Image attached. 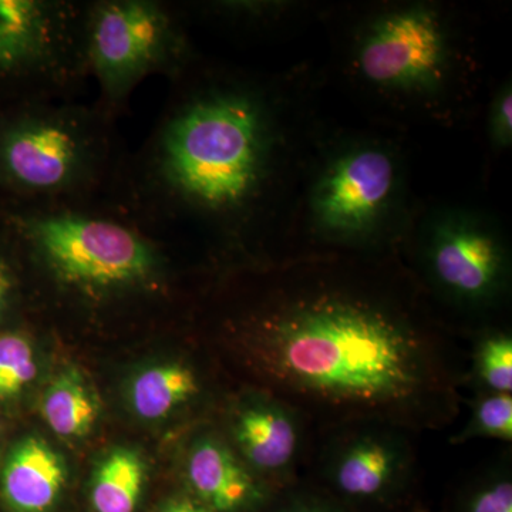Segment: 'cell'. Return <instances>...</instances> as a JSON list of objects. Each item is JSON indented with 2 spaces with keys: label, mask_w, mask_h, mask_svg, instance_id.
<instances>
[{
  "label": "cell",
  "mask_w": 512,
  "mask_h": 512,
  "mask_svg": "<svg viewBox=\"0 0 512 512\" xmlns=\"http://www.w3.org/2000/svg\"><path fill=\"white\" fill-rule=\"evenodd\" d=\"M229 436V446L259 480L291 487L299 468L308 466L315 430L298 410L256 390L231 414Z\"/></svg>",
  "instance_id": "cell-8"
},
{
  "label": "cell",
  "mask_w": 512,
  "mask_h": 512,
  "mask_svg": "<svg viewBox=\"0 0 512 512\" xmlns=\"http://www.w3.org/2000/svg\"><path fill=\"white\" fill-rule=\"evenodd\" d=\"M67 470L63 458L40 437L13 444L0 467V501L6 512H47L59 500Z\"/></svg>",
  "instance_id": "cell-12"
},
{
  "label": "cell",
  "mask_w": 512,
  "mask_h": 512,
  "mask_svg": "<svg viewBox=\"0 0 512 512\" xmlns=\"http://www.w3.org/2000/svg\"><path fill=\"white\" fill-rule=\"evenodd\" d=\"M201 393L198 373L180 362H167L141 370L130 386V404L140 419L160 420Z\"/></svg>",
  "instance_id": "cell-14"
},
{
  "label": "cell",
  "mask_w": 512,
  "mask_h": 512,
  "mask_svg": "<svg viewBox=\"0 0 512 512\" xmlns=\"http://www.w3.org/2000/svg\"><path fill=\"white\" fill-rule=\"evenodd\" d=\"M187 478L194 493L214 511L242 510L261 495L259 478L227 441L214 434L198 437L192 444Z\"/></svg>",
  "instance_id": "cell-13"
},
{
  "label": "cell",
  "mask_w": 512,
  "mask_h": 512,
  "mask_svg": "<svg viewBox=\"0 0 512 512\" xmlns=\"http://www.w3.org/2000/svg\"><path fill=\"white\" fill-rule=\"evenodd\" d=\"M164 512H212L207 507L202 505L188 503V501H180V503H174L168 505Z\"/></svg>",
  "instance_id": "cell-23"
},
{
  "label": "cell",
  "mask_w": 512,
  "mask_h": 512,
  "mask_svg": "<svg viewBox=\"0 0 512 512\" xmlns=\"http://www.w3.org/2000/svg\"><path fill=\"white\" fill-rule=\"evenodd\" d=\"M446 57L443 30L426 10L380 20L359 53L363 76L383 87H410L436 79Z\"/></svg>",
  "instance_id": "cell-10"
},
{
  "label": "cell",
  "mask_w": 512,
  "mask_h": 512,
  "mask_svg": "<svg viewBox=\"0 0 512 512\" xmlns=\"http://www.w3.org/2000/svg\"><path fill=\"white\" fill-rule=\"evenodd\" d=\"M117 121L96 101L0 107V202L109 197L127 153Z\"/></svg>",
  "instance_id": "cell-4"
},
{
  "label": "cell",
  "mask_w": 512,
  "mask_h": 512,
  "mask_svg": "<svg viewBox=\"0 0 512 512\" xmlns=\"http://www.w3.org/2000/svg\"><path fill=\"white\" fill-rule=\"evenodd\" d=\"M35 345L23 330L0 332V406L18 400L37 376Z\"/></svg>",
  "instance_id": "cell-18"
},
{
  "label": "cell",
  "mask_w": 512,
  "mask_h": 512,
  "mask_svg": "<svg viewBox=\"0 0 512 512\" xmlns=\"http://www.w3.org/2000/svg\"><path fill=\"white\" fill-rule=\"evenodd\" d=\"M84 47L96 104L116 120L144 80L170 82L197 59L187 16L167 0H87Z\"/></svg>",
  "instance_id": "cell-5"
},
{
  "label": "cell",
  "mask_w": 512,
  "mask_h": 512,
  "mask_svg": "<svg viewBox=\"0 0 512 512\" xmlns=\"http://www.w3.org/2000/svg\"><path fill=\"white\" fill-rule=\"evenodd\" d=\"M511 90H505L495 104L493 116V131L498 143L507 144L511 143L512 136V99Z\"/></svg>",
  "instance_id": "cell-21"
},
{
  "label": "cell",
  "mask_w": 512,
  "mask_h": 512,
  "mask_svg": "<svg viewBox=\"0 0 512 512\" xmlns=\"http://www.w3.org/2000/svg\"><path fill=\"white\" fill-rule=\"evenodd\" d=\"M2 440H3V426H2V423H0V446H2Z\"/></svg>",
  "instance_id": "cell-24"
},
{
  "label": "cell",
  "mask_w": 512,
  "mask_h": 512,
  "mask_svg": "<svg viewBox=\"0 0 512 512\" xmlns=\"http://www.w3.org/2000/svg\"><path fill=\"white\" fill-rule=\"evenodd\" d=\"M42 416L47 426L64 439H80L92 431L100 407L89 384L76 369L55 377L42 397Z\"/></svg>",
  "instance_id": "cell-15"
},
{
  "label": "cell",
  "mask_w": 512,
  "mask_h": 512,
  "mask_svg": "<svg viewBox=\"0 0 512 512\" xmlns=\"http://www.w3.org/2000/svg\"><path fill=\"white\" fill-rule=\"evenodd\" d=\"M426 269L434 288L460 308H488L507 284L503 247L471 224L440 228L427 251Z\"/></svg>",
  "instance_id": "cell-9"
},
{
  "label": "cell",
  "mask_w": 512,
  "mask_h": 512,
  "mask_svg": "<svg viewBox=\"0 0 512 512\" xmlns=\"http://www.w3.org/2000/svg\"><path fill=\"white\" fill-rule=\"evenodd\" d=\"M141 146L128 151L109 197L168 241L201 232L244 248L269 181L271 117L262 93L195 59Z\"/></svg>",
  "instance_id": "cell-2"
},
{
  "label": "cell",
  "mask_w": 512,
  "mask_h": 512,
  "mask_svg": "<svg viewBox=\"0 0 512 512\" xmlns=\"http://www.w3.org/2000/svg\"><path fill=\"white\" fill-rule=\"evenodd\" d=\"M392 158L379 150H362L330 168L315 194L320 227L338 237L370 228L393 190Z\"/></svg>",
  "instance_id": "cell-11"
},
{
  "label": "cell",
  "mask_w": 512,
  "mask_h": 512,
  "mask_svg": "<svg viewBox=\"0 0 512 512\" xmlns=\"http://www.w3.org/2000/svg\"><path fill=\"white\" fill-rule=\"evenodd\" d=\"M282 512H336L329 505H323L315 503L312 500H306V498H296V501L288 504Z\"/></svg>",
  "instance_id": "cell-22"
},
{
  "label": "cell",
  "mask_w": 512,
  "mask_h": 512,
  "mask_svg": "<svg viewBox=\"0 0 512 512\" xmlns=\"http://www.w3.org/2000/svg\"><path fill=\"white\" fill-rule=\"evenodd\" d=\"M237 330L261 392L325 430L392 424L447 429L468 360L409 276L342 258L265 269Z\"/></svg>",
  "instance_id": "cell-1"
},
{
  "label": "cell",
  "mask_w": 512,
  "mask_h": 512,
  "mask_svg": "<svg viewBox=\"0 0 512 512\" xmlns=\"http://www.w3.org/2000/svg\"><path fill=\"white\" fill-rule=\"evenodd\" d=\"M494 439L512 441V394L476 393L463 429L450 439L461 446L468 441Z\"/></svg>",
  "instance_id": "cell-19"
},
{
  "label": "cell",
  "mask_w": 512,
  "mask_h": 512,
  "mask_svg": "<svg viewBox=\"0 0 512 512\" xmlns=\"http://www.w3.org/2000/svg\"><path fill=\"white\" fill-rule=\"evenodd\" d=\"M23 266L56 298L86 309L167 296L175 242L110 197L63 204L0 202Z\"/></svg>",
  "instance_id": "cell-3"
},
{
  "label": "cell",
  "mask_w": 512,
  "mask_h": 512,
  "mask_svg": "<svg viewBox=\"0 0 512 512\" xmlns=\"http://www.w3.org/2000/svg\"><path fill=\"white\" fill-rule=\"evenodd\" d=\"M87 0H0V107L73 101L90 79Z\"/></svg>",
  "instance_id": "cell-6"
},
{
  "label": "cell",
  "mask_w": 512,
  "mask_h": 512,
  "mask_svg": "<svg viewBox=\"0 0 512 512\" xmlns=\"http://www.w3.org/2000/svg\"><path fill=\"white\" fill-rule=\"evenodd\" d=\"M474 393H512V335L507 329L477 333L468 362L467 384Z\"/></svg>",
  "instance_id": "cell-17"
},
{
  "label": "cell",
  "mask_w": 512,
  "mask_h": 512,
  "mask_svg": "<svg viewBox=\"0 0 512 512\" xmlns=\"http://www.w3.org/2000/svg\"><path fill=\"white\" fill-rule=\"evenodd\" d=\"M423 512H426V511H423Z\"/></svg>",
  "instance_id": "cell-25"
},
{
  "label": "cell",
  "mask_w": 512,
  "mask_h": 512,
  "mask_svg": "<svg viewBox=\"0 0 512 512\" xmlns=\"http://www.w3.org/2000/svg\"><path fill=\"white\" fill-rule=\"evenodd\" d=\"M146 481L143 460L128 448H116L94 473L90 500L96 512L136 511Z\"/></svg>",
  "instance_id": "cell-16"
},
{
  "label": "cell",
  "mask_w": 512,
  "mask_h": 512,
  "mask_svg": "<svg viewBox=\"0 0 512 512\" xmlns=\"http://www.w3.org/2000/svg\"><path fill=\"white\" fill-rule=\"evenodd\" d=\"M416 434L392 424H342L315 431L308 466L332 493L346 501L376 503L412 480L417 466Z\"/></svg>",
  "instance_id": "cell-7"
},
{
  "label": "cell",
  "mask_w": 512,
  "mask_h": 512,
  "mask_svg": "<svg viewBox=\"0 0 512 512\" xmlns=\"http://www.w3.org/2000/svg\"><path fill=\"white\" fill-rule=\"evenodd\" d=\"M484 466L468 484L463 512H512L510 453Z\"/></svg>",
  "instance_id": "cell-20"
}]
</instances>
